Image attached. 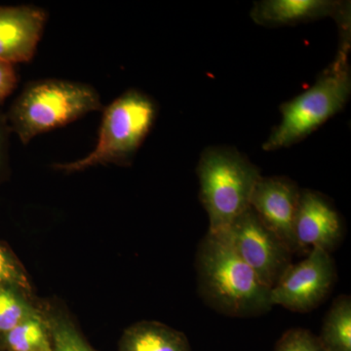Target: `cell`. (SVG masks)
I'll return each mask as SVG.
<instances>
[{
	"instance_id": "1",
	"label": "cell",
	"mask_w": 351,
	"mask_h": 351,
	"mask_svg": "<svg viewBox=\"0 0 351 351\" xmlns=\"http://www.w3.org/2000/svg\"><path fill=\"white\" fill-rule=\"evenodd\" d=\"M198 292L208 306L230 317H255L271 311L270 289L223 237L207 232L196 253Z\"/></svg>"
},
{
	"instance_id": "2",
	"label": "cell",
	"mask_w": 351,
	"mask_h": 351,
	"mask_svg": "<svg viewBox=\"0 0 351 351\" xmlns=\"http://www.w3.org/2000/svg\"><path fill=\"white\" fill-rule=\"evenodd\" d=\"M103 108L100 94L92 85L46 78L27 83L11 104L6 117L12 133L27 145L39 135Z\"/></svg>"
},
{
	"instance_id": "3",
	"label": "cell",
	"mask_w": 351,
	"mask_h": 351,
	"mask_svg": "<svg viewBox=\"0 0 351 351\" xmlns=\"http://www.w3.org/2000/svg\"><path fill=\"white\" fill-rule=\"evenodd\" d=\"M157 114L158 106L151 96L127 90L103 108L93 151L77 160L53 164V169L71 174L101 165L128 167L154 128Z\"/></svg>"
},
{
	"instance_id": "4",
	"label": "cell",
	"mask_w": 351,
	"mask_h": 351,
	"mask_svg": "<svg viewBox=\"0 0 351 351\" xmlns=\"http://www.w3.org/2000/svg\"><path fill=\"white\" fill-rule=\"evenodd\" d=\"M199 198L209 218L208 232H225L251 207L254 189L260 181L257 166L230 147H209L198 161Z\"/></svg>"
},
{
	"instance_id": "5",
	"label": "cell",
	"mask_w": 351,
	"mask_h": 351,
	"mask_svg": "<svg viewBox=\"0 0 351 351\" xmlns=\"http://www.w3.org/2000/svg\"><path fill=\"white\" fill-rule=\"evenodd\" d=\"M348 51L350 44L341 43L338 56L317 82L281 106L280 123L263 143V151L274 152L298 144L346 107L351 93Z\"/></svg>"
},
{
	"instance_id": "6",
	"label": "cell",
	"mask_w": 351,
	"mask_h": 351,
	"mask_svg": "<svg viewBox=\"0 0 351 351\" xmlns=\"http://www.w3.org/2000/svg\"><path fill=\"white\" fill-rule=\"evenodd\" d=\"M218 234L269 289L278 282L293 263V254L263 225L251 207Z\"/></svg>"
},
{
	"instance_id": "7",
	"label": "cell",
	"mask_w": 351,
	"mask_h": 351,
	"mask_svg": "<svg viewBox=\"0 0 351 351\" xmlns=\"http://www.w3.org/2000/svg\"><path fill=\"white\" fill-rule=\"evenodd\" d=\"M337 281L332 254L311 248L304 260L291 263L278 282L270 289L272 306L294 313H306L320 306Z\"/></svg>"
},
{
	"instance_id": "8",
	"label": "cell",
	"mask_w": 351,
	"mask_h": 351,
	"mask_svg": "<svg viewBox=\"0 0 351 351\" xmlns=\"http://www.w3.org/2000/svg\"><path fill=\"white\" fill-rule=\"evenodd\" d=\"M301 191L297 182L287 177H262L251 198V209L293 255L304 251L295 234Z\"/></svg>"
},
{
	"instance_id": "9",
	"label": "cell",
	"mask_w": 351,
	"mask_h": 351,
	"mask_svg": "<svg viewBox=\"0 0 351 351\" xmlns=\"http://www.w3.org/2000/svg\"><path fill=\"white\" fill-rule=\"evenodd\" d=\"M350 5L339 0H262L255 2L251 18L267 27H289L331 17L350 36Z\"/></svg>"
},
{
	"instance_id": "10",
	"label": "cell",
	"mask_w": 351,
	"mask_h": 351,
	"mask_svg": "<svg viewBox=\"0 0 351 351\" xmlns=\"http://www.w3.org/2000/svg\"><path fill=\"white\" fill-rule=\"evenodd\" d=\"M47 21V11L41 7L0 6V60L14 66L31 62Z\"/></svg>"
},
{
	"instance_id": "11",
	"label": "cell",
	"mask_w": 351,
	"mask_h": 351,
	"mask_svg": "<svg viewBox=\"0 0 351 351\" xmlns=\"http://www.w3.org/2000/svg\"><path fill=\"white\" fill-rule=\"evenodd\" d=\"M343 221L326 196L302 189L295 221V234L304 250L307 247L332 254L343 239Z\"/></svg>"
},
{
	"instance_id": "12",
	"label": "cell",
	"mask_w": 351,
	"mask_h": 351,
	"mask_svg": "<svg viewBox=\"0 0 351 351\" xmlns=\"http://www.w3.org/2000/svg\"><path fill=\"white\" fill-rule=\"evenodd\" d=\"M119 351H191V348L184 332L157 321H141L127 328Z\"/></svg>"
},
{
	"instance_id": "13",
	"label": "cell",
	"mask_w": 351,
	"mask_h": 351,
	"mask_svg": "<svg viewBox=\"0 0 351 351\" xmlns=\"http://www.w3.org/2000/svg\"><path fill=\"white\" fill-rule=\"evenodd\" d=\"M317 339L324 351H351L350 295H341L334 300Z\"/></svg>"
},
{
	"instance_id": "14",
	"label": "cell",
	"mask_w": 351,
	"mask_h": 351,
	"mask_svg": "<svg viewBox=\"0 0 351 351\" xmlns=\"http://www.w3.org/2000/svg\"><path fill=\"white\" fill-rule=\"evenodd\" d=\"M2 343L7 351H52L49 327L38 313L4 335Z\"/></svg>"
},
{
	"instance_id": "15",
	"label": "cell",
	"mask_w": 351,
	"mask_h": 351,
	"mask_svg": "<svg viewBox=\"0 0 351 351\" xmlns=\"http://www.w3.org/2000/svg\"><path fill=\"white\" fill-rule=\"evenodd\" d=\"M46 322L52 339V351H96L80 334L73 321L63 313H51Z\"/></svg>"
},
{
	"instance_id": "16",
	"label": "cell",
	"mask_w": 351,
	"mask_h": 351,
	"mask_svg": "<svg viewBox=\"0 0 351 351\" xmlns=\"http://www.w3.org/2000/svg\"><path fill=\"white\" fill-rule=\"evenodd\" d=\"M38 314L13 289L0 287V335L2 337L27 318Z\"/></svg>"
},
{
	"instance_id": "17",
	"label": "cell",
	"mask_w": 351,
	"mask_h": 351,
	"mask_svg": "<svg viewBox=\"0 0 351 351\" xmlns=\"http://www.w3.org/2000/svg\"><path fill=\"white\" fill-rule=\"evenodd\" d=\"M274 351H324L317 337L309 330L293 328L284 332Z\"/></svg>"
},
{
	"instance_id": "18",
	"label": "cell",
	"mask_w": 351,
	"mask_h": 351,
	"mask_svg": "<svg viewBox=\"0 0 351 351\" xmlns=\"http://www.w3.org/2000/svg\"><path fill=\"white\" fill-rule=\"evenodd\" d=\"M8 285L27 288V281L16 263L0 247V287Z\"/></svg>"
},
{
	"instance_id": "19",
	"label": "cell",
	"mask_w": 351,
	"mask_h": 351,
	"mask_svg": "<svg viewBox=\"0 0 351 351\" xmlns=\"http://www.w3.org/2000/svg\"><path fill=\"white\" fill-rule=\"evenodd\" d=\"M19 83V75L12 64L0 60V106L3 105L15 91Z\"/></svg>"
},
{
	"instance_id": "20",
	"label": "cell",
	"mask_w": 351,
	"mask_h": 351,
	"mask_svg": "<svg viewBox=\"0 0 351 351\" xmlns=\"http://www.w3.org/2000/svg\"><path fill=\"white\" fill-rule=\"evenodd\" d=\"M11 134L12 131L9 126L6 112L0 110V180L6 175L9 168Z\"/></svg>"
}]
</instances>
